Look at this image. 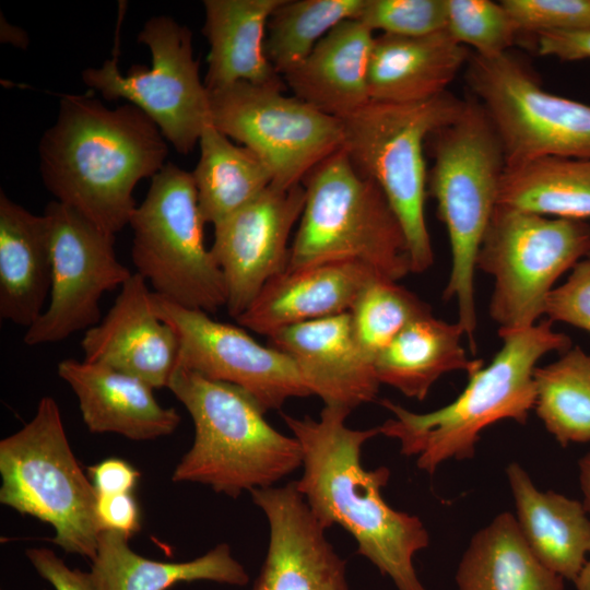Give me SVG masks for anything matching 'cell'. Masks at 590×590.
Instances as JSON below:
<instances>
[{"mask_svg": "<svg viewBox=\"0 0 590 590\" xmlns=\"http://www.w3.org/2000/svg\"><path fill=\"white\" fill-rule=\"evenodd\" d=\"M544 315L590 334V255L575 264L567 280L550 293Z\"/></svg>", "mask_w": 590, "mask_h": 590, "instance_id": "obj_38", "label": "cell"}, {"mask_svg": "<svg viewBox=\"0 0 590 590\" xmlns=\"http://www.w3.org/2000/svg\"><path fill=\"white\" fill-rule=\"evenodd\" d=\"M269 524V544L251 590H350L335 551L293 482L253 489Z\"/></svg>", "mask_w": 590, "mask_h": 590, "instance_id": "obj_17", "label": "cell"}, {"mask_svg": "<svg viewBox=\"0 0 590 590\" xmlns=\"http://www.w3.org/2000/svg\"><path fill=\"white\" fill-rule=\"evenodd\" d=\"M126 534L104 529L91 574L99 590H167L180 582L213 581L244 587L249 581L245 567L226 543L185 562H160L135 553Z\"/></svg>", "mask_w": 590, "mask_h": 590, "instance_id": "obj_27", "label": "cell"}, {"mask_svg": "<svg viewBox=\"0 0 590 590\" xmlns=\"http://www.w3.org/2000/svg\"><path fill=\"white\" fill-rule=\"evenodd\" d=\"M199 146L200 158L192 177L205 223L214 225L271 186L267 165L211 122L203 129Z\"/></svg>", "mask_w": 590, "mask_h": 590, "instance_id": "obj_31", "label": "cell"}, {"mask_svg": "<svg viewBox=\"0 0 590 590\" xmlns=\"http://www.w3.org/2000/svg\"><path fill=\"white\" fill-rule=\"evenodd\" d=\"M497 204L548 217L590 221V157H543L506 167Z\"/></svg>", "mask_w": 590, "mask_h": 590, "instance_id": "obj_30", "label": "cell"}, {"mask_svg": "<svg viewBox=\"0 0 590 590\" xmlns=\"http://www.w3.org/2000/svg\"><path fill=\"white\" fill-rule=\"evenodd\" d=\"M0 503L55 530L63 551L94 559L102 531L97 493L70 447L58 403L43 397L33 418L0 441Z\"/></svg>", "mask_w": 590, "mask_h": 590, "instance_id": "obj_8", "label": "cell"}, {"mask_svg": "<svg viewBox=\"0 0 590 590\" xmlns=\"http://www.w3.org/2000/svg\"><path fill=\"white\" fill-rule=\"evenodd\" d=\"M167 388L194 426L192 446L176 465L173 482L204 484L237 498L245 491L272 487L302 467L296 437L271 426L240 388L179 366Z\"/></svg>", "mask_w": 590, "mask_h": 590, "instance_id": "obj_4", "label": "cell"}, {"mask_svg": "<svg viewBox=\"0 0 590 590\" xmlns=\"http://www.w3.org/2000/svg\"><path fill=\"white\" fill-rule=\"evenodd\" d=\"M96 514L101 529L130 536L140 530V512L131 493L97 495Z\"/></svg>", "mask_w": 590, "mask_h": 590, "instance_id": "obj_40", "label": "cell"}, {"mask_svg": "<svg viewBox=\"0 0 590 590\" xmlns=\"http://www.w3.org/2000/svg\"><path fill=\"white\" fill-rule=\"evenodd\" d=\"M355 20L382 34L428 35L446 28V0H365Z\"/></svg>", "mask_w": 590, "mask_h": 590, "instance_id": "obj_36", "label": "cell"}, {"mask_svg": "<svg viewBox=\"0 0 590 590\" xmlns=\"http://www.w3.org/2000/svg\"><path fill=\"white\" fill-rule=\"evenodd\" d=\"M349 312L359 346L376 362L410 322L432 310L398 282L376 278L361 292Z\"/></svg>", "mask_w": 590, "mask_h": 590, "instance_id": "obj_34", "label": "cell"}, {"mask_svg": "<svg viewBox=\"0 0 590 590\" xmlns=\"http://www.w3.org/2000/svg\"><path fill=\"white\" fill-rule=\"evenodd\" d=\"M465 105L448 92L413 103L370 99L341 119L343 149L352 165L377 184L402 226L412 273H422L434 262L425 220V144L434 132L453 122Z\"/></svg>", "mask_w": 590, "mask_h": 590, "instance_id": "obj_6", "label": "cell"}, {"mask_svg": "<svg viewBox=\"0 0 590 590\" xmlns=\"http://www.w3.org/2000/svg\"><path fill=\"white\" fill-rule=\"evenodd\" d=\"M306 199L303 184L269 186L253 200L213 225L211 251L227 290V310L238 318L264 285L288 266V239Z\"/></svg>", "mask_w": 590, "mask_h": 590, "instance_id": "obj_16", "label": "cell"}, {"mask_svg": "<svg viewBox=\"0 0 590 590\" xmlns=\"http://www.w3.org/2000/svg\"><path fill=\"white\" fill-rule=\"evenodd\" d=\"M463 337L458 321L447 322L433 314L413 320L376 358L380 385L423 401L441 375L455 370L473 374L483 362L468 357Z\"/></svg>", "mask_w": 590, "mask_h": 590, "instance_id": "obj_28", "label": "cell"}, {"mask_svg": "<svg viewBox=\"0 0 590 590\" xmlns=\"http://www.w3.org/2000/svg\"><path fill=\"white\" fill-rule=\"evenodd\" d=\"M303 185L305 205L286 269L355 261L394 282L412 273L398 217L381 189L354 168L343 148Z\"/></svg>", "mask_w": 590, "mask_h": 590, "instance_id": "obj_7", "label": "cell"}, {"mask_svg": "<svg viewBox=\"0 0 590 590\" xmlns=\"http://www.w3.org/2000/svg\"><path fill=\"white\" fill-rule=\"evenodd\" d=\"M519 32L590 30V0H503Z\"/></svg>", "mask_w": 590, "mask_h": 590, "instance_id": "obj_37", "label": "cell"}, {"mask_svg": "<svg viewBox=\"0 0 590 590\" xmlns=\"http://www.w3.org/2000/svg\"><path fill=\"white\" fill-rule=\"evenodd\" d=\"M376 278L381 276L355 261L285 269L264 285L236 320L270 337L290 326L349 312Z\"/></svg>", "mask_w": 590, "mask_h": 590, "instance_id": "obj_20", "label": "cell"}, {"mask_svg": "<svg viewBox=\"0 0 590 590\" xmlns=\"http://www.w3.org/2000/svg\"><path fill=\"white\" fill-rule=\"evenodd\" d=\"M506 474L528 546L545 567L574 581L590 555V517L583 504L539 491L517 462L507 467Z\"/></svg>", "mask_w": 590, "mask_h": 590, "instance_id": "obj_26", "label": "cell"}, {"mask_svg": "<svg viewBox=\"0 0 590 590\" xmlns=\"http://www.w3.org/2000/svg\"><path fill=\"white\" fill-rule=\"evenodd\" d=\"M97 495L130 493L139 472L121 459H106L88 469Z\"/></svg>", "mask_w": 590, "mask_h": 590, "instance_id": "obj_42", "label": "cell"}, {"mask_svg": "<svg viewBox=\"0 0 590 590\" xmlns=\"http://www.w3.org/2000/svg\"><path fill=\"white\" fill-rule=\"evenodd\" d=\"M364 4L365 0H282L267 25L264 52L269 62L283 76L333 27L356 19Z\"/></svg>", "mask_w": 590, "mask_h": 590, "instance_id": "obj_33", "label": "cell"}, {"mask_svg": "<svg viewBox=\"0 0 590 590\" xmlns=\"http://www.w3.org/2000/svg\"><path fill=\"white\" fill-rule=\"evenodd\" d=\"M590 255V224L497 204L476 268L494 280L488 312L498 335L536 324L557 280Z\"/></svg>", "mask_w": 590, "mask_h": 590, "instance_id": "obj_10", "label": "cell"}, {"mask_svg": "<svg viewBox=\"0 0 590 590\" xmlns=\"http://www.w3.org/2000/svg\"><path fill=\"white\" fill-rule=\"evenodd\" d=\"M51 286L50 223L0 192V318L30 328Z\"/></svg>", "mask_w": 590, "mask_h": 590, "instance_id": "obj_24", "label": "cell"}, {"mask_svg": "<svg viewBox=\"0 0 590 590\" xmlns=\"http://www.w3.org/2000/svg\"><path fill=\"white\" fill-rule=\"evenodd\" d=\"M44 213L50 223L51 286L47 308L24 334L30 346L60 342L97 324L103 295L132 274L117 259L114 235L58 201Z\"/></svg>", "mask_w": 590, "mask_h": 590, "instance_id": "obj_14", "label": "cell"}, {"mask_svg": "<svg viewBox=\"0 0 590 590\" xmlns=\"http://www.w3.org/2000/svg\"><path fill=\"white\" fill-rule=\"evenodd\" d=\"M350 413L324 405L318 420L282 414L303 451V474L293 483L320 526L342 527L356 541V553L389 576L398 590H426L413 557L428 546V532L418 517L385 502L381 489L390 470H366L361 462L364 444L380 428H350Z\"/></svg>", "mask_w": 590, "mask_h": 590, "instance_id": "obj_1", "label": "cell"}, {"mask_svg": "<svg viewBox=\"0 0 590 590\" xmlns=\"http://www.w3.org/2000/svg\"><path fill=\"white\" fill-rule=\"evenodd\" d=\"M579 481L583 495V507L590 517V451L586 453L578 462Z\"/></svg>", "mask_w": 590, "mask_h": 590, "instance_id": "obj_43", "label": "cell"}, {"mask_svg": "<svg viewBox=\"0 0 590 590\" xmlns=\"http://www.w3.org/2000/svg\"><path fill=\"white\" fill-rule=\"evenodd\" d=\"M25 554L37 574L55 590H99L91 571L69 567L51 550L31 547Z\"/></svg>", "mask_w": 590, "mask_h": 590, "instance_id": "obj_39", "label": "cell"}, {"mask_svg": "<svg viewBox=\"0 0 590 590\" xmlns=\"http://www.w3.org/2000/svg\"><path fill=\"white\" fill-rule=\"evenodd\" d=\"M465 79L500 141L506 167L590 157V105L544 90L511 54L471 55Z\"/></svg>", "mask_w": 590, "mask_h": 590, "instance_id": "obj_11", "label": "cell"}, {"mask_svg": "<svg viewBox=\"0 0 590 590\" xmlns=\"http://www.w3.org/2000/svg\"><path fill=\"white\" fill-rule=\"evenodd\" d=\"M167 152L158 127L137 106L110 109L90 93L66 94L39 141V172L56 201L115 236L137 208V184L163 168Z\"/></svg>", "mask_w": 590, "mask_h": 590, "instance_id": "obj_2", "label": "cell"}, {"mask_svg": "<svg viewBox=\"0 0 590 590\" xmlns=\"http://www.w3.org/2000/svg\"><path fill=\"white\" fill-rule=\"evenodd\" d=\"M577 590H590V558L574 580Z\"/></svg>", "mask_w": 590, "mask_h": 590, "instance_id": "obj_44", "label": "cell"}, {"mask_svg": "<svg viewBox=\"0 0 590 590\" xmlns=\"http://www.w3.org/2000/svg\"><path fill=\"white\" fill-rule=\"evenodd\" d=\"M292 358L310 394L352 411L376 399L375 362L359 346L350 312L283 328L269 337Z\"/></svg>", "mask_w": 590, "mask_h": 590, "instance_id": "obj_19", "label": "cell"}, {"mask_svg": "<svg viewBox=\"0 0 590 590\" xmlns=\"http://www.w3.org/2000/svg\"><path fill=\"white\" fill-rule=\"evenodd\" d=\"M548 319L502 338L491 363L469 375L463 391L449 404L415 413L382 400L393 417L379 426L380 434L399 440L401 453L417 457V467L433 474L444 461L470 459L480 434L489 425L512 420L527 422L535 403L534 369L551 352L571 347L570 338L553 330Z\"/></svg>", "mask_w": 590, "mask_h": 590, "instance_id": "obj_3", "label": "cell"}, {"mask_svg": "<svg viewBox=\"0 0 590 590\" xmlns=\"http://www.w3.org/2000/svg\"><path fill=\"white\" fill-rule=\"evenodd\" d=\"M282 0H205L202 34L208 39L204 85L214 92L237 82L284 88L264 52L268 21Z\"/></svg>", "mask_w": 590, "mask_h": 590, "instance_id": "obj_25", "label": "cell"}, {"mask_svg": "<svg viewBox=\"0 0 590 590\" xmlns=\"http://www.w3.org/2000/svg\"><path fill=\"white\" fill-rule=\"evenodd\" d=\"M57 373L75 393L91 433L152 440L173 434L180 423L177 411L162 406L154 388L138 377L74 358L61 361Z\"/></svg>", "mask_w": 590, "mask_h": 590, "instance_id": "obj_21", "label": "cell"}, {"mask_svg": "<svg viewBox=\"0 0 590 590\" xmlns=\"http://www.w3.org/2000/svg\"><path fill=\"white\" fill-rule=\"evenodd\" d=\"M456 580L460 590L564 589V578L535 557L510 512L499 514L473 535Z\"/></svg>", "mask_w": 590, "mask_h": 590, "instance_id": "obj_29", "label": "cell"}, {"mask_svg": "<svg viewBox=\"0 0 590 590\" xmlns=\"http://www.w3.org/2000/svg\"><path fill=\"white\" fill-rule=\"evenodd\" d=\"M446 30L464 47L485 58L508 52L519 28L500 2L446 0Z\"/></svg>", "mask_w": 590, "mask_h": 590, "instance_id": "obj_35", "label": "cell"}, {"mask_svg": "<svg viewBox=\"0 0 590 590\" xmlns=\"http://www.w3.org/2000/svg\"><path fill=\"white\" fill-rule=\"evenodd\" d=\"M470 59L445 28L422 36L375 37L368 71L370 99L413 103L447 92Z\"/></svg>", "mask_w": 590, "mask_h": 590, "instance_id": "obj_23", "label": "cell"}, {"mask_svg": "<svg viewBox=\"0 0 590 590\" xmlns=\"http://www.w3.org/2000/svg\"><path fill=\"white\" fill-rule=\"evenodd\" d=\"M536 35L539 55L564 61L590 59V30L544 32Z\"/></svg>", "mask_w": 590, "mask_h": 590, "instance_id": "obj_41", "label": "cell"}, {"mask_svg": "<svg viewBox=\"0 0 590 590\" xmlns=\"http://www.w3.org/2000/svg\"><path fill=\"white\" fill-rule=\"evenodd\" d=\"M283 91L237 82L209 92L210 122L267 165L272 186L288 189L343 148L344 132L341 119Z\"/></svg>", "mask_w": 590, "mask_h": 590, "instance_id": "obj_13", "label": "cell"}, {"mask_svg": "<svg viewBox=\"0 0 590 590\" xmlns=\"http://www.w3.org/2000/svg\"><path fill=\"white\" fill-rule=\"evenodd\" d=\"M427 141L434 160L427 189L446 226L451 252L444 299L457 302L458 323L475 353L476 257L497 205L505 157L500 141L477 102H467L461 115Z\"/></svg>", "mask_w": 590, "mask_h": 590, "instance_id": "obj_5", "label": "cell"}, {"mask_svg": "<svg viewBox=\"0 0 590 590\" xmlns=\"http://www.w3.org/2000/svg\"><path fill=\"white\" fill-rule=\"evenodd\" d=\"M84 361L105 365L145 381L154 389L167 387L177 366L179 340L153 305V291L139 274L120 287L99 322L84 331Z\"/></svg>", "mask_w": 590, "mask_h": 590, "instance_id": "obj_18", "label": "cell"}, {"mask_svg": "<svg viewBox=\"0 0 590 590\" xmlns=\"http://www.w3.org/2000/svg\"><path fill=\"white\" fill-rule=\"evenodd\" d=\"M192 173L167 163L152 177L145 199L129 225L131 257L157 296L176 305L215 312L227 304V290L211 249Z\"/></svg>", "mask_w": 590, "mask_h": 590, "instance_id": "obj_9", "label": "cell"}, {"mask_svg": "<svg viewBox=\"0 0 590 590\" xmlns=\"http://www.w3.org/2000/svg\"><path fill=\"white\" fill-rule=\"evenodd\" d=\"M138 42L151 51V67L133 64L127 73L118 56L99 68H87L82 80L106 101L126 99L158 127L180 154H189L210 122V95L193 57L191 31L173 17L149 19Z\"/></svg>", "mask_w": 590, "mask_h": 590, "instance_id": "obj_12", "label": "cell"}, {"mask_svg": "<svg viewBox=\"0 0 590 590\" xmlns=\"http://www.w3.org/2000/svg\"><path fill=\"white\" fill-rule=\"evenodd\" d=\"M153 305L178 335L177 366L240 388L264 413L281 409L291 398L310 396L296 365L282 351L261 345L241 328L214 320L205 311L154 293Z\"/></svg>", "mask_w": 590, "mask_h": 590, "instance_id": "obj_15", "label": "cell"}, {"mask_svg": "<svg viewBox=\"0 0 590 590\" xmlns=\"http://www.w3.org/2000/svg\"><path fill=\"white\" fill-rule=\"evenodd\" d=\"M534 409L560 446L590 442V354L579 345L534 369Z\"/></svg>", "mask_w": 590, "mask_h": 590, "instance_id": "obj_32", "label": "cell"}, {"mask_svg": "<svg viewBox=\"0 0 590 590\" xmlns=\"http://www.w3.org/2000/svg\"><path fill=\"white\" fill-rule=\"evenodd\" d=\"M374 40L373 31L363 23L345 20L282 78L294 96L343 119L370 101L368 71Z\"/></svg>", "mask_w": 590, "mask_h": 590, "instance_id": "obj_22", "label": "cell"}]
</instances>
